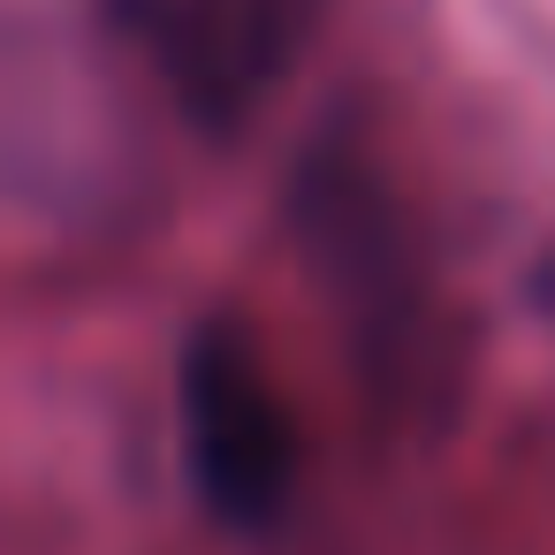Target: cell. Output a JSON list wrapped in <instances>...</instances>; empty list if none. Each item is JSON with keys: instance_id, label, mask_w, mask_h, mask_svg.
I'll list each match as a JSON object with an SVG mask.
<instances>
[{"instance_id": "cell-1", "label": "cell", "mask_w": 555, "mask_h": 555, "mask_svg": "<svg viewBox=\"0 0 555 555\" xmlns=\"http://www.w3.org/2000/svg\"><path fill=\"white\" fill-rule=\"evenodd\" d=\"M176 434L183 479L229 532L282 525L297 494V418L259 358V343L229 320H206L176 358Z\"/></svg>"}, {"instance_id": "cell-2", "label": "cell", "mask_w": 555, "mask_h": 555, "mask_svg": "<svg viewBox=\"0 0 555 555\" xmlns=\"http://www.w3.org/2000/svg\"><path fill=\"white\" fill-rule=\"evenodd\" d=\"M327 0H145V47L198 130H244L289 62L305 54Z\"/></svg>"}]
</instances>
